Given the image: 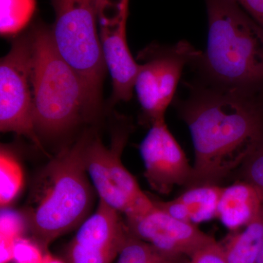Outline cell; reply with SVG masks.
<instances>
[{"label": "cell", "instance_id": "cell-15", "mask_svg": "<svg viewBox=\"0 0 263 263\" xmlns=\"http://www.w3.org/2000/svg\"><path fill=\"white\" fill-rule=\"evenodd\" d=\"M228 263H255L263 246V207L247 226L221 245Z\"/></svg>", "mask_w": 263, "mask_h": 263}, {"label": "cell", "instance_id": "cell-19", "mask_svg": "<svg viewBox=\"0 0 263 263\" xmlns=\"http://www.w3.org/2000/svg\"><path fill=\"white\" fill-rule=\"evenodd\" d=\"M24 229L23 218L18 213L2 209L0 217V263L13 260V249L15 240L22 237Z\"/></svg>", "mask_w": 263, "mask_h": 263}, {"label": "cell", "instance_id": "cell-5", "mask_svg": "<svg viewBox=\"0 0 263 263\" xmlns=\"http://www.w3.org/2000/svg\"><path fill=\"white\" fill-rule=\"evenodd\" d=\"M55 13L51 27L57 49L80 76L90 106L98 115L106 66L102 52L95 0H50Z\"/></svg>", "mask_w": 263, "mask_h": 263}, {"label": "cell", "instance_id": "cell-7", "mask_svg": "<svg viewBox=\"0 0 263 263\" xmlns=\"http://www.w3.org/2000/svg\"><path fill=\"white\" fill-rule=\"evenodd\" d=\"M33 51L30 32L19 38L0 63V129L29 138L43 150L33 118Z\"/></svg>", "mask_w": 263, "mask_h": 263}, {"label": "cell", "instance_id": "cell-9", "mask_svg": "<svg viewBox=\"0 0 263 263\" xmlns=\"http://www.w3.org/2000/svg\"><path fill=\"white\" fill-rule=\"evenodd\" d=\"M140 152L144 164V176L152 190L168 195L176 186L186 187L193 167L164 119L152 123L140 145Z\"/></svg>", "mask_w": 263, "mask_h": 263}, {"label": "cell", "instance_id": "cell-2", "mask_svg": "<svg viewBox=\"0 0 263 263\" xmlns=\"http://www.w3.org/2000/svg\"><path fill=\"white\" fill-rule=\"evenodd\" d=\"M91 139L85 134L59 152L39 173L27 204L26 221L43 248L81 226L89 214L92 190L85 164Z\"/></svg>", "mask_w": 263, "mask_h": 263}, {"label": "cell", "instance_id": "cell-21", "mask_svg": "<svg viewBox=\"0 0 263 263\" xmlns=\"http://www.w3.org/2000/svg\"><path fill=\"white\" fill-rule=\"evenodd\" d=\"M43 255L41 247L32 240L23 237L15 240L13 249L14 263H41Z\"/></svg>", "mask_w": 263, "mask_h": 263}, {"label": "cell", "instance_id": "cell-16", "mask_svg": "<svg viewBox=\"0 0 263 263\" xmlns=\"http://www.w3.org/2000/svg\"><path fill=\"white\" fill-rule=\"evenodd\" d=\"M117 263H189L190 257L171 255L138 239L129 233L127 242L119 253Z\"/></svg>", "mask_w": 263, "mask_h": 263}, {"label": "cell", "instance_id": "cell-25", "mask_svg": "<svg viewBox=\"0 0 263 263\" xmlns=\"http://www.w3.org/2000/svg\"><path fill=\"white\" fill-rule=\"evenodd\" d=\"M41 263H65L61 259L53 257L51 254H46L43 257L42 262Z\"/></svg>", "mask_w": 263, "mask_h": 263}, {"label": "cell", "instance_id": "cell-8", "mask_svg": "<svg viewBox=\"0 0 263 263\" xmlns=\"http://www.w3.org/2000/svg\"><path fill=\"white\" fill-rule=\"evenodd\" d=\"M201 54L190 43L182 41L141 65L134 89L142 110L152 124L164 119L183 67L192 60L200 58Z\"/></svg>", "mask_w": 263, "mask_h": 263}, {"label": "cell", "instance_id": "cell-23", "mask_svg": "<svg viewBox=\"0 0 263 263\" xmlns=\"http://www.w3.org/2000/svg\"><path fill=\"white\" fill-rule=\"evenodd\" d=\"M98 22L108 20L117 16L129 0H95Z\"/></svg>", "mask_w": 263, "mask_h": 263}, {"label": "cell", "instance_id": "cell-10", "mask_svg": "<svg viewBox=\"0 0 263 263\" xmlns=\"http://www.w3.org/2000/svg\"><path fill=\"white\" fill-rule=\"evenodd\" d=\"M129 235L119 212L100 200L97 212L81 224L69 245L65 263H111Z\"/></svg>", "mask_w": 263, "mask_h": 263}, {"label": "cell", "instance_id": "cell-26", "mask_svg": "<svg viewBox=\"0 0 263 263\" xmlns=\"http://www.w3.org/2000/svg\"><path fill=\"white\" fill-rule=\"evenodd\" d=\"M255 263H263V246L260 252H259L258 257H257Z\"/></svg>", "mask_w": 263, "mask_h": 263}, {"label": "cell", "instance_id": "cell-24", "mask_svg": "<svg viewBox=\"0 0 263 263\" xmlns=\"http://www.w3.org/2000/svg\"><path fill=\"white\" fill-rule=\"evenodd\" d=\"M263 31V0H237Z\"/></svg>", "mask_w": 263, "mask_h": 263}, {"label": "cell", "instance_id": "cell-1", "mask_svg": "<svg viewBox=\"0 0 263 263\" xmlns=\"http://www.w3.org/2000/svg\"><path fill=\"white\" fill-rule=\"evenodd\" d=\"M180 117L195 150L193 176L184 189L221 185L263 139V111L239 91H203L183 104Z\"/></svg>", "mask_w": 263, "mask_h": 263}, {"label": "cell", "instance_id": "cell-12", "mask_svg": "<svg viewBox=\"0 0 263 263\" xmlns=\"http://www.w3.org/2000/svg\"><path fill=\"white\" fill-rule=\"evenodd\" d=\"M128 6L124 7L115 18L100 24L102 52L111 76L115 101L130 100L141 67L135 61L128 47L126 34Z\"/></svg>", "mask_w": 263, "mask_h": 263}, {"label": "cell", "instance_id": "cell-17", "mask_svg": "<svg viewBox=\"0 0 263 263\" xmlns=\"http://www.w3.org/2000/svg\"><path fill=\"white\" fill-rule=\"evenodd\" d=\"M36 0H0V32L13 36L22 32L32 20Z\"/></svg>", "mask_w": 263, "mask_h": 263}, {"label": "cell", "instance_id": "cell-11", "mask_svg": "<svg viewBox=\"0 0 263 263\" xmlns=\"http://www.w3.org/2000/svg\"><path fill=\"white\" fill-rule=\"evenodd\" d=\"M126 224L132 235L171 255L190 258L216 240L197 226L176 219L155 205L145 214L126 218Z\"/></svg>", "mask_w": 263, "mask_h": 263}, {"label": "cell", "instance_id": "cell-27", "mask_svg": "<svg viewBox=\"0 0 263 263\" xmlns=\"http://www.w3.org/2000/svg\"><path fill=\"white\" fill-rule=\"evenodd\" d=\"M235 1H236V2H237V0H235Z\"/></svg>", "mask_w": 263, "mask_h": 263}, {"label": "cell", "instance_id": "cell-3", "mask_svg": "<svg viewBox=\"0 0 263 263\" xmlns=\"http://www.w3.org/2000/svg\"><path fill=\"white\" fill-rule=\"evenodd\" d=\"M204 68L222 87L248 95L263 87V31L235 0H206Z\"/></svg>", "mask_w": 263, "mask_h": 263}, {"label": "cell", "instance_id": "cell-20", "mask_svg": "<svg viewBox=\"0 0 263 263\" xmlns=\"http://www.w3.org/2000/svg\"><path fill=\"white\" fill-rule=\"evenodd\" d=\"M238 171V179L248 181L263 193V139L251 152Z\"/></svg>", "mask_w": 263, "mask_h": 263}, {"label": "cell", "instance_id": "cell-18", "mask_svg": "<svg viewBox=\"0 0 263 263\" xmlns=\"http://www.w3.org/2000/svg\"><path fill=\"white\" fill-rule=\"evenodd\" d=\"M23 184L20 164L8 150L2 147L0 153V205L5 209L14 200Z\"/></svg>", "mask_w": 263, "mask_h": 263}, {"label": "cell", "instance_id": "cell-13", "mask_svg": "<svg viewBox=\"0 0 263 263\" xmlns=\"http://www.w3.org/2000/svg\"><path fill=\"white\" fill-rule=\"evenodd\" d=\"M224 186L202 185L184 189L169 201L153 200L155 206L179 220L197 224L216 219L218 204Z\"/></svg>", "mask_w": 263, "mask_h": 263}, {"label": "cell", "instance_id": "cell-22", "mask_svg": "<svg viewBox=\"0 0 263 263\" xmlns=\"http://www.w3.org/2000/svg\"><path fill=\"white\" fill-rule=\"evenodd\" d=\"M189 263H228L221 243L214 240L197 251L190 258Z\"/></svg>", "mask_w": 263, "mask_h": 263}, {"label": "cell", "instance_id": "cell-14", "mask_svg": "<svg viewBox=\"0 0 263 263\" xmlns=\"http://www.w3.org/2000/svg\"><path fill=\"white\" fill-rule=\"evenodd\" d=\"M263 207V193L245 180L223 187L216 219L227 229L236 231L247 226Z\"/></svg>", "mask_w": 263, "mask_h": 263}, {"label": "cell", "instance_id": "cell-6", "mask_svg": "<svg viewBox=\"0 0 263 263\" xmlns=\"http://www.w3.org/2000/svg\"><path fill=\"white\" fill-rule=\"evenodd\" d=\"M127 137V132L117 133L109 147L98 137L91 138L84 160L100 200L129 218L148 212L155 204L123 164L122 154Z\"/></svg>", "mask_w": 263, "mask_h": 263}, {"label": "cell", "instance_id": "cell-4", "mask_svg": "<svg viewBox=\"0 0 263 263\" xmlns=\"http://www.w3.org/2000/svg\"><path fill=\"white\" fill-rule=\"evenodd\" d=\"M33 51V118L36 133L56 137L95 117L84 83L57 49L51 28L30 32Z\"/></svg>", "mask_w": 263, "mask_h": 263}]
</instances>
